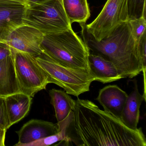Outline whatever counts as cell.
Here are the masks:
<instances>
[{"instance_id": "cell-1", "label": "cell", "mask_w": 146, "mask_h": 146, "mask_svg": "<svg viewBox=\"0 0 146 146\" xmlns=\"http://www.w3.org/2000/svg\"><path fill=\"white\" fill-rule=\"evenodd\" d=\"M68 145L77 146H146L141 128L133 130L119 119L101 110L91 101L78 99L66 129Z\"/></svg>"}, {"instance_id": "cell-2", "label": "cell", "mask_w": 146, "mask_h": 146, "mask_svg": "<svg viewBox=\"0 0 146 146\" xmlns=\"http://www.w3.org/2000/svg\"><path fill=\"white\" fill-rule=\"evenodd\" d=\"M128 21L120 25L109 36L100 41L89 35L85 26L82 25L84 40L90 51L113 63L122 78H132L143 71L138 43L132 36Z\"/></svg>"}, {"instance_id": "cell-3", "label": "cell", "mask_w": 146, "mask_h": 146, "mask_svg": "<svg viewBox=\"0 0 146 146\" xmlns=\"http://www.w3.org/2000/svg\"><path fill=\"white\" fill-rule=\"evenodd\" d=\"M40 47L43 53L57 63L90 73L89 48L72 29L44 35Z\"/></svg>"}, {"instance_id": "cell-4", "label": "cell", "mask_w": 146, "mask_h": 146, "mask_svg": "<svg viewBox=\"0 0 146 146\" xmlns=\"http://www.w3.org/2000/svg\"><path fill=\"white\" fill-rule=\"evenodd\" d=\"M24 24L44 35L56 34L72 29L62 0H45L26 8Z\"/></svg>"}, {"instance_id": "cell-5", "label": "cell", "mask_w": 146, "mask_h": 146, "mask_svg": "<svg viewBox=\"0 0 146 146\" xmlns=\"http://www.w3.org/2000/svg\"><path fill=\"white\" fill-rule=\"evenodd\" d=\"M36 59L47 75L50 83L63 88L69 95L78 97L88 92L91 83L95 81L90 72L66 67L43 53Z\"/></svg>"}, {"instance_id": "cell-6", "label": "cell", "mask_w": 146, "mask_h": 146, "mask_svg": "<svg viewBox=\"0 0 146 146\" xmlns=\"http://www.w3.org/2000/svg\"><path fill=\"white\" fill-rule=\"evenodd\" d=\"M14 66L20 92L33 98L50 83L48 77L36 60V57L13 50Z\"/></svg>"}, {"instance_id": "cell-7", "label": "cell", "mask_w": 146, "mask_h": 146, "mask_svg": "<svg viewBox=\"0 0 146 146\" xmlns=\"http://www.w3.org/2000/svg\"><path fill=\"white\" fill-rule=\"evenodd\" d=\"M129 19L128 0H107L96 18L85 26L86 32L100 41Z\"/></svg>"}, {"instance_id": "cell-8", "label": "cell", "mask_w": 146, "mask_h": 146, "mask_svg": "<svg viewBox=\"0 0 146 146\" xmlns=\"http://www.w3.org/2000/svg\"><path fill=\"white\" fill-rule=\"evenodd\" d=\"M43 36L37 29L23 24L11 32L5 42L13 50L37 57L42 53L40 45Z\"/></svg>"}, {"instance_id": "cell-9", "label": "cell", "mask_w": 146, "mask_h": 146, "mask_svg": "<svg viewBox=\"0 0 146 146\" xmlns=\"http://www.w3.org/2000/svg\"><path fill=\"white\" fill-rule=\"evenodd\" d=\"M27 7L19 3L0 4V42H5L11 32L23 24Z\"/></svg>"}, {"instance_id": "cell-10", "label": "cell", "mask_w": 146, "mask_h": 146, "mask_svg": "<svg viewBox=\"0 0 146 146\" xmlns=\"http://www.w3.org/2000/svg\"><path fill=\"white\" fill-rule=\"evenodd\" d=\"M59 131L57 124L41 119H31L16 131L19 141L15 146H23L40 138L54 135Z\"/></svg>"}, {"instance_id": "cell-11", "label": "cell", "mask_w": 146, "mask_h": 146, "mask_svg": "<svg viewBox=\"0 0 146 146\" xmlns=\"http://www.w3.org/2000/svg\"><path fill=\"white\" fill-rule=\"evenodd\" d=\"M128 95L118 86L108 85L101 89L96 99L104 111L120 119Z\"/></svg>"}, {"instance_id": "cell-12", "label": "cell", "mask_w": 146, "mask_h": 146, "mask_svg": "<svg viewBox=\"0 0 146 146\" xmlns=\"http://www.w3.org/2000/svg\"><path fill=\"white\" fill-rule=\"evenodd\" d=\"M90 73L95 81L103 84L122 79L115 66L111 61L98 54L90 53L89 56Z\"/></svg>"}, {"instance_id": "cell-13", "label": "cell", "mask_w": 146, "mask_h": 146, "mask_svg": "<svg viewBox=\"0 0 146 146\" xmlns=\"http://www.w3.org/2000/svg\"><path fill=\"white\" fill-rule=\"evenodd\" d=\"M21 93L13 54L0 62V97Z\"/></svg>"}, {"instance_id": "cell-14", "label": "cell", "mask_w": 146, "mask_h": 146, "mask_svg": "<svg viewBox=\"0 0 146 146\" xmlns=\"http://www.w3.org/2000/svg\"><path fill=\"white\" fill-rule=\"evenodd\" d=\"M143 101H146V98L139 92L135 82L133 90L128 95L120 119L122 123L131 129H138L137 126L140 118V107Z\"/></svg>"}, {"instance_id": "cell-15", "label": "cell", "mask_w": 146, "mask_h": 146, "mask_svg": "<svg viewBox=\"0 0 146 146\" xmlns=\"http://www.w3.org/2000/svg\"><path fill=\"white\" fill-rule=\"evenodd\" d=\"M32 98L22 93L5 97L7 111L11 126L18 123L29 113Z\"/></svg>"}, {"instance_id": "cell-16", "label": "cell", "mask_w": 146, "mask_h": 146, "mask_svg": "<svg viewBox=\"0 0 146 146\" xmlns=\"http://www.w3.org/2000/svg\"><path fill=\"white\" fill-rule=\"evenodd\" d=\"M51 103L54 108L58 127L60 126L73 111L76 105L73 100L66 91L52 89L49 91Z\"/></svg>"}, {"instance_id": "cell-17", "label": "cell", "mask_w": 146, "mask_h": 146, "mask_svg": "<svg viewBox=\"0 0 146 146\" xmlns=\"http://www.w3.org/2000/svg\"><path fill=\"white\" fill-rule=\"evenodd\" d=\"M66 14L71 23L85 24L90 16L87 0H62Z\"/></svg>"}, {"instance_id": "cell-18", "label": "cell", "mask_w": 146, "mask_h": 146, "mask_svg": "<svg viewBox=\"0 0 146 146\" xmlns=\"http://www.w3.org/2000/svg\"><path fill=\"white\" fill-rule=\"evenodd\" d=\"M70 119L69 122L56 134L40 138L39 140L25 144L23 146H48L52 145V144L57 142L61 141H64L66 145H68L66 142V129Z\"/></svg>"}, {"instance_id": "cell-19", "label": "cell", "mask_w": 146, "mask_h": 146, "mask_svg": "<svg viewBox=\"0 0 146 146\" xmlns=\"http://www.w3.org/2000/svg\"><path fill=\"white\" fill-rule=\"evenodd\" d=\"M131 35L137 43H138L142 37L146 33V17L142 16L138 18L129 19Z\"/></svg>"}, {"instance_id": "cell-20", "label": "cell", "mask_w": 146, "mask_h": 146, "mask_svg": "<svg viewBox=\"0 0 146 146\" xmlns=\"http://www.w3.org/2000/svg\"><path fill=\"white\" fill-rule=\"evenodd\" d=\"M129 19L146 17V0H128Z\"/></svg>"}, {"instance_id": "cell-21", "label": "cell", "mask_w": 146, "mask_h": 146, "mask_svg": "<svg viewBox=\"0 0 146 146\" xmlns=\"http://www.w3.org/2000/svg\"><path fill=\"white\" fill-rule=\"evenodd\" d=\"M140 55L142 64L143 73V76L144 88H146V33L143 35L141 39L138 42Z\"/></svg>"}, {"instance_id": "cell-22", "label": "cell", "mask_w": 146, "mask_h": 146, "mask_svg": "<svg viewBox=\"0 0 146 146\" xmlns=\"http://www.w3.org/2000/svg\"><path fill=\"white\" fill-rule=\"evenodd\" d=\"M10 127L5 98L0 97V127L7 130Z\"/></svg>"}, {"instance_id": "cell-23", "label": "cell", "mask_w": 146, "mask_h": 146, "mask_svg": "<svg viewBox=\"0 0 146 146\" xmlns=\"http://www.w3.org/2000/svg\"><path fill=\"white\" fill-rule=\"evenodd\" d=\"M13 54L12 49L5 42H0V62Z\"/></svg>"}, {"instance_id": "cell-24", "label": "cell", "mask_w": 146, "mask_h": 146, "mask_svg": "<svg viewBox=\"0 0 146 146\" xmlns=\"http://www.w3.org/2000/svg\"><path fill=\"white\" fill-rule=\"evenodd\" d=\"M7 130L0 127V146H5L6 134Z\"/></svg>"}, {"instance_id": "cell-25", "label": "cell", "mask_w": 146, "mask_h": 146, "mask_svg": "<svg viewBox=\"0 0 146 146\" xmlns=\"http://www.w3.org/2000/svg\"><path fill=\"white\" fill-rule=\"evenodd\" d=\"M45 0H29L28 1V7L34 4H37L44 1Z\"/></svg>"}, {"instance_id": "cell-26", "label": "cell", "mask_w": 146, "mask_h": 146, "mask_svg": "<svg viewBox=\"0 0 146 146\" xmlns=\"http://www.w3.org/2000/svg\"><path fill=\"white\" fill-rule=\"evenodd\" d=\"M10 1H16V2H18V3H21V4L25 5L28 7L29 0H10Z\"/></svg>"}, {"instance_id": "cell-27", "label": "cell", "mask_w": 146, "mask_h": 146, "mask_svg": "<svg viewBox=\"0 0 146 146\" xmlns=\"http://www.w3.org/2000/svg\"><path fill=\"white\" fill-rule=\"evenodd\" d=\"M11 3H18V2L12 1H10V0H0V4Z\"/></svg>"}]
</instances>
